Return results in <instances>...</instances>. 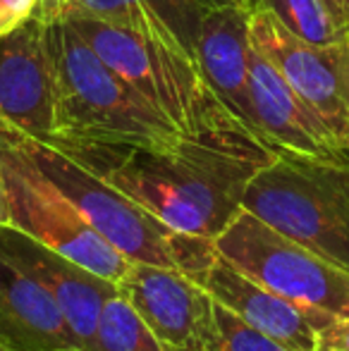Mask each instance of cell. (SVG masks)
<instances>
[{
	"instance_id": "obj_26",
	"label": "cell",
	"mask_w": 349,
	"mask_h": 351,
	"mask_svg": "<svg viewBox=\"0 0 349 351\" xmlns=\"http://www.w3.org/2000/svg\"><path fill=\"white\" fill-rule=\"evenodd\" d=\"M345 3V10H347V14H349V0H342Z\"/></svg>"
},
{
	"instance_id": "obj_11",
	"label": "cell",
	"mask_w": 349,
	"mask_h": 351,
	"mask_svg": "<svg viewBox=\"0 0 349 351\" xmlns=\"http://www.w3.org/2000/svg\"><path fill=\"white\" fill-rule=\"evenodd\" d=\"M213 301L292 351H316V330L335 315L304 308L249 278L215 251L201 273L191 275Z\"/></svg>"
},
{
	"instance_id": "obj_8",
	"label": "cell",
	"mask_w": 349,
	"mask_h": 351,
	"mask_svg": "<svg viewBox=\"0 0 349 351\" xmlns=\"http://www.w3.org/2000/svg\"><path fill=\"white\" fill-rule=\"evenodd\" d=\"M252 43L349 153V34L333 43L294 36L268 12H252Z\"/></svg>"
},
{
	"instance_id": "obj_18",
	"label": "cell",
	"mask_w": 349,
	"mask_h": 351,
	"mask_svg": "<svg viewBox=\"0 0 349 351\" xmlns=\"http://www.w3.org/2000/svg\"><path fill=\"white\" fill-rule=\"evenodd\" d=\"M96 351H163L139 315V311L120 294L106 301L96 325Z\"/></svg>"
},
{
	"instance_id": "obj_19",
	"label": "cell",
	"mask_w": 349,
	"mask_h": 351,
	"mask_svg": "<svg viewBox=\"0 0 349 351\" xmlns=\"http://www.w3.org/2000/svg\"><path fill=\"white\" fill-rule=\"evenodd\" d=\"M213 318L215 325H218V337L223 351H292L285 344L275 342L273 337L263 335L254 325H249L247 320L239 318L237 313L225 308L218 301H213Z\"/></svg>"
},
{
	"instance_id": "obj_10",
	"label": "cell",
	"mask_w": 349,
	"mask_h": 351,
	"mask_svg": "<svg viewBox=\"0 0 349 351\" xmlns=\"http://www.w3.org/2000/svg\"><path fill=\"white\" fill-rule=\"evenodd\" d=\"M0 251L51 291L82 351H96L98 315L106 301L117 294V282L91 273L12 225H0Z\"/></svg>"
},
{
	"instance_id": "obj_16",
	"label": "cell",
	"mask_w": 349,
	"mask_h": 351,
	"mask_svg": "<svg viewBox=\"0 0 349 351\" xmlns=\"http://www.w3.org/2000/svg\"><path fill=\"white\" fill-rule=\"evenodd\" d=\"M206 10L204 0H70L60 19L72 14L106 19L196 58V36Z\"/></svg>"
},
{
	"instance_id": "obj_5",
	"label": "cell",
	"mask_w": 349,
	"mask_h": 351,
	"mask_svg": "<svg viewBox=\"0 0 349 351\" xmlns=\"http://www.w3.org/2000/svg\"><path fill=\"white\" fill-rule=\"evenodd\" d=\"M65 19L112 72L182 134L244 125L213 93L191 53L98 17L72 14Z\"/></svg>"
},
{
	"instance_id": "obj_12",
	"label": "cell",
	"mask_w": 349,
	"mask_h": 351,
	"mask_svg": "<svg viewBox=\"0 0 349 351\" xmlns=\"http://www.w3.org/2000/svg\"><path fill=\"white\" fill-rule=\"evenodd\" d=\"M0 120L36 139L53 136L51 60L36 17L0 36Z\"/></svg>"
},
{
	"instance_id": "obj_17",
	"label": "cell",
	"mask_w": 349,
	"mask_h": 351,
	"mask_svg": "<svg viewBox=\"0 0 349 351\" xmlns=\"http://www.w3.org/2000/svg\"><path fill=\"white\" fill-rule=\"evenodd\" d=\"M247 5L252 12H268L304 41L333 43L349 34V24L333 12L326 0H247Z\"/></svg>"
},
{
	"instance_id": "obj_21",
	"label": "cell",
	"mask_w": 349,
	"mask_h": 351,
	"mask_svg": "<svg viewBox=\"0 0 349 351\" xmlns=\"http://www.w3.org/2000/svg\"><path fill=\"white\" fill-rule=\"evenodd\" d=\"M316 351H349V315H335L316 330Z\"/></svg>"
},
{
	"instance_id": "obj_2",
	"label": "cell",
	"mask_w": 349,
	"mask_h": 351,
	"mask_svg": "<svg viewBox=\"0 0 349 351\" xmlns=\"http://www.w3.org/2000/svg\"><path fill=\"white\" fill-rule=\"evenodd\" d=\"M53 77V136L70 143L165 148L182 132L149 106L67 19L43 24Z\"/></svg>"
},
{
	"instance_id": "obj_4",
	"label": "cell",
	"mask_w": 349,
	"mask_h": 351,
	"mask_svg": "<svg viewBox=\"0 0 349 351\" xmlns=\"http://www.w3.org/2000/svg\"><path fill=\"white\" fill-rule=\"evenodd\" d=\"M242 208L349 270V153L313 158L278 151L249 182Z\"/></svg>"
},
{
	"instance_id": "obj_23",
	"label": "cell",
	"mask_w": 349,
	"mask_h": 351,
	"mask_svg": "<svg viewBox=\"0 0 349 351\" xmlns=\"http://www.w3.org/2000/svg\"><path fill=\"white\" fill-rule=\"evenodd\" d=\"M10 215H8V199H5V186H3V177H0V225H8Z\"/></svg>"
},
{
	"instance_id": "obj_20",
	"label": "cell",
	"mask_w": 349,
	"mask_h": 351,
	"mask_svg": "<svg viewBox=\"0 0 349 351\" xmlns=\"http://www.w3.org/2000/svg\"><path fill=\"white\" fill-rule=\"evenodd\" d=\"M41 0H0V36L36 17Z\"/></svg>"
},
{
	"instance_id": "obj_1",
	"label": "cell",
	"mask_w": 349,
	"mask_h": 351,
	"mask_svg": "<svg viewBox=\"0 0 349 351\" xmlns=\"http://www.w3.org/2000/svg\"><path fill=\"white\" fill-rule=\"evenodd\" d=\"M48 141L168 227L210 241L242 210L249 182L278 153L244 125L182 134L165 148Z\"/></svg>"
},
{
	"instance_id": "obj_15",
	"label": "cell",
	"mask_w": 349,
	"mask_h": 351,
	"mask_svg": "<svg viewBox=\"0 0 349 351\" xmlns=\"http://www.w3.org/2000/svg\"><path fill=\"white\" fill-rule=\"evenodd\" d=\"M0 347L82 351L51 291L0 251Z\"/></svg>"
},
{
	"instance_id": "obj_22",
	"label": "cell",
	"mask_w": 349,
	"mask_h": 351,
	"mask_svg": "<svg viewBox=\"0 0 349 351\" xmlns=\"http://www.w3.org/2000/svg\"><path fill=\"white\" fill-rule=\"evenodd\" d=\"M67 3H70V0H41V5H38V12H36V19H41L43 24L58 22Z\"/></svg>"
},
{
	"instance_id": "obj_7",
	"label": "cell",
	"mask_w": 349,
	"mask_h": 351,
	"mask_svg": "<svg viewBox=\"0 0 349 351\" xmlns=\"http://www.w3.org/2000/svg\"><path fill=\"white\" fill-rule=\"evenodd\" d=\"M225 261L275 294L328 315H349V270L280 234L242 208L213 239Z\"/></svg>"
},
{
	"instance_id": "obj_13",
	"label": "cell",
	"mask_w": 349,
	"mask_h": 351,
	"mask_svg": "<svg viewBox=\"0 0 349 351\" xmlns=\"http://www.w3.org/2000/svg\"><path fill=\"white\" fill-rule=\"evenodd\" d=\"M249 93L254 127L275 151L299 156L335 158L345 156L328 127L292 91L285 77L254 48L249 53Z\"/></svg>"
},
{
	"instance_id": "obj_3",
	"label": "cell",
	"mask_w": 349,
	"mask_h": 351,
	"mask_svg": "<svg viewBox=\"0 0 349 351\" xmlns=\"http://www.w3.org/2000/svg\"><path fill=\"white\" fill-rule=\"evenodd\" d=\"M5 125L29 160L80 208L88 225L132 263L160 265L196 275L215 258L210 239L173 230L101 175L82 165L58 143L36 139L10 122Z\"/></svg>"
},
{
	"instance_id": "obj_24",
	"label": "cell",
	"mask_w": 349,
	"mask_h": 351,
	"mask_svg": "<svg viewBox=\"0 0 349 351\" xmlns=\"http://www.w3.org/2000/svg\"><path fill=\"white\" fill-rule=\"evenodd\" d=\"M328 5H330L333 8V12L337 14V17L342 19V22L345 24H349V14H347V10H345V3H342V0H326Z\"/></svg>"
},
{
	"instance_id": "obj_25",
	"label": "cell",
	"mask_w": 349,
	"mask_h": 351,
	"mask_svg": "<svg viewBox=\"0 0 349 351\" xmlns=\"http://www.w3.org/2000/svg\"><path fill=\"white\" fill-rule=\"evenodd\" d=\"M208 8H213V5H244V8H249L247 0H204Z\"/></svg>"
},
{
	"instance_id": "obj_9",
	"label": "cell",
	"mask_w": 349,
	"mask_h": 351,
	"mask_svg": "<svg viewBox=\"0 0 349 351\" xmlns=\"http://www.w3.org/2000/svg\"><path fill=\"white\" fill-rule=\"evenodd\" d=\"M117 289L139 311L163 351H223L213 301L191 275L132 263Z\"/></svg>"
},
{
	"instance_id": "obj_6",
	"label": "cell",
	"mask_w": 349,
	"mask_h": 351,
	"mask_svg": "<svg viewBox=\"0 0 349 351\" xmlns=\"http://www.w3.org/2000/svg\"><path fill=\"white\" fill-rule=\"evenodd\" d=\"M0 177L8 199V225L67 256L91 273L120 282L132 261L110 246L75 204L29 160L0 120Z\"/></svg>"
},
{
	"instance_id": "obj_27",
	"label": "cell",
	"mask_w": 349,
	"mask_h": 351,
	"mask_svg": "<svg viewBox=\"0 0 349 351\" xmlns=\"http://www.w3.org/2000/svg\"><path fill=\"white\" fill-rule=\"evenodd\" d=\"M0 351H8V349H5V347H0Z\"/></svg>"
},
{
	"instance_id": "obj_14",
	"label": "cell",
	"mask_w": 349,
	"mask_h": 351,
	"mask_svg": "<svg viewBox=\"0 0 349 351\" xmlns=\"http://www.w3.org/2000/svg\"><path fill=\"white\" fill-rule=\"evenodd\" d=\"M249 22L252 10L244 5H213L206 10L196 36V62L215 96L256 132L249 93Z\"/></svg>"
}]
</instances>
